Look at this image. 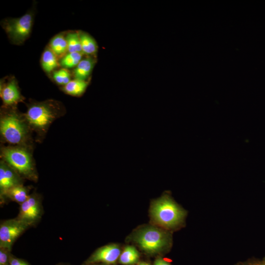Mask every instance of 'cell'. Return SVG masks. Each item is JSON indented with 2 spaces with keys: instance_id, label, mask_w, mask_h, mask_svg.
<instances>
[{
  "instance_id": "obj_22",
  "label": "cell",
  "mask_w": 265,
  "mask_h": 265,
  "mask_svg": "<svg viewBox=\"0 0 265 265\" xmlns=\"http://www.w3.org/2000/svg\"><path fill=\"white\" fill-rule=\"evenodd\" d=\"M9 252L7 249L0 248V265H9Z\"/></svg>"
},
{
  "instance_id": "obj_23",
  "label": "cell",
  "mask_w": 265,
  "mask_h": 265,
  "mask_svg": "<svg viewBox=\"0 0 265 265\" xmlns=\"http://www.w3.org/2000/svg\"><path fill=\"white\" fill-rule=\"evenodd\" d=\"M9 265H29V264L25 261L10 255Z\"/></svg>"
},
{
  "instance_id": "obj_5",
  "label": "cell",
  "mask_w": 265,
  "mask_h": 265,
  "mask_svg": "<svg viewBox=\"0 0 265 265\" xmlns=\"http://www.w3.org/2000/svg\"><path fill=\"white\" fill-rule=\"evenodd\" d=\"M0 129L4 140L13 144L22 143L27 133L25 124L14 114L6 115L1 119Z\"/></svg>"
},
{
  "instance_id": "obj_24",
  "label": "cell",
  "mask_w": 265,
  "mask_h": 265,
  "mask_svg": "<svg viewBox=\"0 0 265 265\" xmlns=\"http://www.w3.org/2000/svg\"><path fill=\"white\" fill-rule=\"evenodd\" d=\"M154 265H171L168 262L162 258H158L154 262Z\"/></svg>"
},
{
  "instance_id": "obj_4",
  "label": "cell",
  "mask_w": 265,
  "mask_h": 265,
  "mask_svg": "<svg viewBox=\"0 0 265 265\" xmlns=\"http://www.w3.org/2000/svg\"><path fill=\"white\" fill-rule=\"evenodd\" d=\"M3 159L19 173L26 176L33 175V167L30 156L26 150L19 147H7L1 152Z\"/></svg>"
},
{
  "instance_id": "obj_2",
  "label": "cell",
  "mask_w": 265,
  "mask_h": 265,
  "mask_svg": "<svg viewBox=\"0 0 265 265\" xmlns=\"http://www.w3.org/2000/svg\"><path fill=\"white\" fill-rule=\"evenodd\" d=\"M134 240L142 249L148 253L162 251L167 247L169 238L163 231L154 227H148L138 231Z\"/></svg>"
},
{
  "instance_id": "obj_15",
  "label": "cell",
  "mask_w": 265,
  "mask_h": 265,
  "mask_svg": "<svg viewBox=\"0 0 265 265\" xmlns=\"http://www.w3.org/2000/svg\"><path fill=\"white\" fill-rule=\"evenodd\" d=\"M57 58L50 48L45 50L41 57V65L44 70L50 73L57 68L59 66Z\"/></svg>"
},
{
  "instance_id": "obj_19",
  "label": "cell",
  "mask_w": 265,
  "mask_h": 265,
  "mask_svg": "<svg viewBox=\"0 0 265 265\" xmlns=\"http://www.w3.org/2000/svg\"><path fill=\"white\" fill-rule=\"evenodd\" d=\"M65 36L68 45V52L82 53L79 32H69Z\"/></svg>"
},
{
  "instance_id": "obj_9",
  "label": "cell",
  "mask_w": 265,
  "mask_h": 265,
  "mask_svg": "<svg viewBox=\"0 0 265 265\" xmlns=\"http://www.w3.org/2000/svg\"><path fill=\"white\" fill-rule=\"evenodd\" d=\"M121 253V249L118 245H106L96 250L88 259L86 264L90 265L103 263L106 265L114 264L119 259Z\"/></svg>"
},
{
  "instance_id": "obj_14",
  "label": "cell",
  "mask_w": 265,
  "mask_h": 265,
  "mask_svg": "<svg viewBox=\"0 0 265 265\" xmlns=\"http://www.w3.org/2000/svg\"><path fill=\"white\" fill-rule=\"evenodd\" d=\"M79 33L82 53L88 55L95 54L98 50V46L94 38L87 33L82 31Z\"/></svg>"
},
{
  "instance_id": "obj_12",
  "label": "cell",
  "mask_w": 265,
  "mask_h": 265,
  "mask_svg": "<svg viewBox=\"0 0 265 265\" xmlns=\"http://www.w3.org/2000/svg\"><path fill=\"white\" fill-rule=\"evenodd\" d=\"M95 62V60L91 57L82 59L74 70L73 75L75 79L86 80L91 74Z\"/></svg>"
},
{
  "instance_id": "obj_10",
  "label": "cell",
  "mask_w": 265,
  "mask_h": 265,
  "mask_svg": "<svg viewBox=\"0 0 265 265\" xmlns=\"http://www.w3.org/2000/svg\"><path fill=\"white\" fill-rule=\"evenodd\" d=\"M20 184V180L17 174L8 165L3 162L0 166V196L10 188Z\"/></svg>"
},
{
  "instance_id": "obj_21",
  "label": "cell",
  "mask_w": 265,
  "mask_h": 265,
  "mask_svg": "<svg viewBox=\"0 0 265 265\" xmlns=\"http://www.w3.org/2000/svg\"><path fill=\"white\" fill-rule=\"evenodd\" d=\"M53 77L54 80L58 84H67L71 81V75L66 68H62L53 71Z\"/></svg>"
},
{
  "instance_id": "obj_6",
  "label": "cell",
  "mask_w": 265,
  "mask_h": 265,
  "mask_svg": "<svg viewBox=\"0 0 265 265\" xmlns=\"http://www.w3.org/2000/svg\"><path fill=\"white\" fill-rule=\"evenodd\" d=\"M28 227L17 218L2 221L0 225V248L10 251L15 240Z\"/></svg>"
},
{
  "instance_id": "obj_13",
  "label": "cell",
  "mask_w": 265,
  "mask_h": 265,
  "mask_svg": "<svg viewBox=\"0 0 265 265\" xmlns=\"http://www.w3.org/2000/svg\"><path fill=\"white\" fill-rule=\"evenodd\" d=\"M50 48L57 57H63L68 52L66 36L62 33L54 36L51 40Z\"/></svg>"
},
{
  "instance_id": "obj_7",
  "label": "cell",
  "mask_w": 265,
  "mask_h": 265,
  "mask_svg": "<svg viewBox=\"0 0 265 265\" xmlns=\"http://www.w3.org/2000/svg\"><path fill=\"white\" fill-rule=\"evenodd\" d=\"M26 118L33 127L44 129L53 119L55 115L52 107L47 104H37L30 106L26 113Z\"/></svg>"
},
{
  "instance_id": "obj_20",
  "label": "cell",
  "mask_w": 265,
  "mask_h": 265,
  "mask_svg": "<svg viewBox=\"0 0 265 265\" xmlns=\"http://www.w3.org/2000/svg\"><path fill=\"white\" fill-rule=\"evenodd\" d=\"M82 53H68L60 60V64L64 68L76 67L82 60Z\"/></svg>"
},
{
  "instance_id": "obj_25",
  "label": "cell",
  "mask_w": 265,
  "mask_h": 265,
  "mask_svg": "<svg viewBox=\"0 0 265 265\" xmlns=\"http://www.w3.org/2000/svg\"><path fill=\"white\" fill-rule=\"evenodd\" d=\"M138 265H150V264L148 263L143 262L140 263Z\"/></svg>"
},
{
  "instance_id": "obj_26",
  "label": "cell",
  "mask_w": 265,
  "mask_h": 265,
  "mask_svg": "<svg viewBox=\"0 0 265 265\" xmlns=\"http://www.w3.org/2000/svg\"><path fill=\"white\" fill-rule=\"evenodd\" d=\"M262 265H265V262Z\"/></svg>"
},
{
  "instance_id": "obj_11",
  "label": "cell",
  "mask_w": 265,
  "mask_h": 265,
  "mask_svg": "<svg viewBox=\"0 0 265 265\" xmlns=\"http://www.w3.org/2000/svg\"><path fill=\"white\" fill-rule=\"evenodd\" d=\"M1 97L6 105H12L21 100V96L15 80H11L3 87Z\"/></svg>"
},
{
  "instance_id": "obj_3",
  "label": "cell",
  "mask_w": 265,
  "mask_h": 265,
  "mask_svg": "<svg viewBox=\"0 0 265 265\" xmlns=\"http://www.w3.org/2000/svg\"><path fill=\"white\" fill-rule=\"evenodd\" d=\"M33 21V15L28 12L19 18L6 20L3 26L10 40L14 44H21L28 37Z\"/></svg>"
},
{
  "instance_id": "obj_16",
  "label": "cell",
  "mask_w": 265,
  "mask_h": 265,
  "mask_svg": "<svg viewBox=\"0 0 265 265\" xmlns=\"http://www.w3.org/2000/svg\"><path fill=\"white\" fill-rule=\"evenodd\" d=\"M4 196L21 204L28 198L29 195H28L26 188L21 185H19L8 189L4 193Z\"/></svg>"
},
{
  "instance_id": "obj_17",
  "label": "cell",
  "mask_w": 265,
  "mask_h": 265,
  "mask_svg": "<svg viewBox=\"0 0 265 265\" xmlns=\"http://www.w3.org/2000/svg\"><path fill=\"white\" fill-rule=\"evenodd\" d=\"M139 254L137 250L132 246H127L121 253L119 262L124 265H132L136 264L139 260Z\"/></svg>"
},
{
  "instance_id": "obj_18",
  "label": "cell",
  "mask_w": 265,
  "mask_h": 265,
  "mask_svg": "<svg viewBox=\"0 0 265 265\" xmlns=\"http://www.w3.org/2000/svg\"><path fill=\"white\" fill-rule=\"evenodd\" d=\"M88 83L86 80L75 79L71 80L64 85V90L72 96H79L82 94L87 87Z\"/></svg>"
},
{
  "instance_id": "obj_1",
  "label": "cell",
  "mask_w": 265,
  "mask_h": 265,
  "mask_svg": "<svg viewBox=\"0 0 265 265\" xmlns=\"http://www.w3.org/2000/svg\"><path fill=\"white\" fill-rule=\"evenodd\" d=\"M152 219L159 225L171 228L181 223L185 212L168 196L154 201L151 207Z\"/></svg>"
},
{
  "instance_id": "obj_8",
  "label": "cell",
  "mask_w": 265,
  "mask_h": 265,
  "mask_svg": "<svg viewBox=\"0 0 265 265\" xmlns=\"http://www.w3.org/2000/svg\"><path fill=\"white\" fill-rule=\"evenodd\" d=\"M41 214V205L40 200L36 195L32 194L21 204L17 218L29 226L40 218Z\"/></svg>"
}]
</instances>
